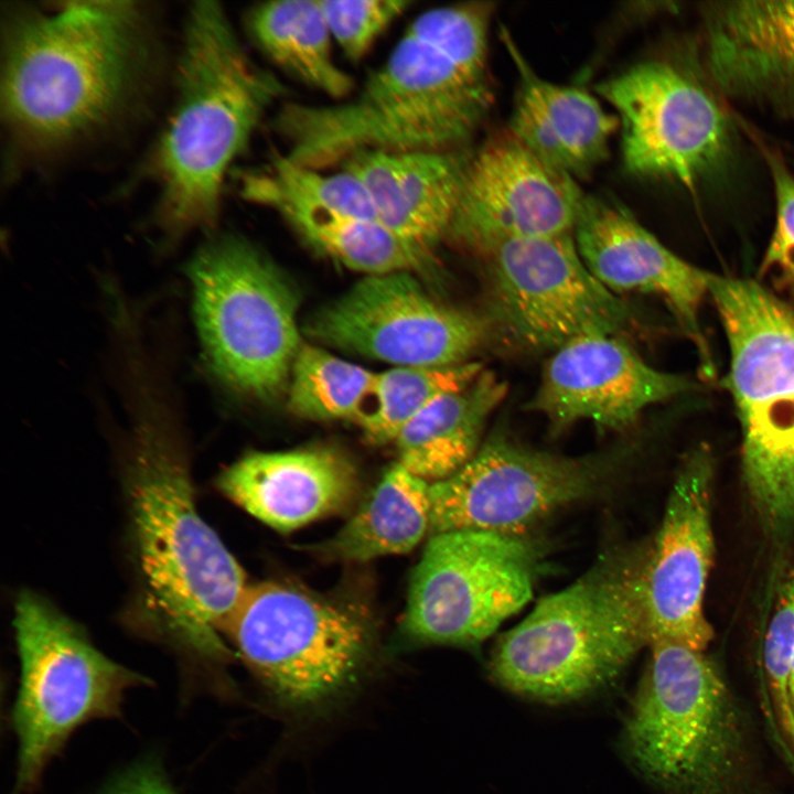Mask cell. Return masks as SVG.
Returning <instances> with one entry per match:
<instances>
[{"instance_id": "cell-13", "label": "cell", "mask_w": 794, "mask_h": 794, "mask_svg": "<svg viewBox=\"0 0 794 794\" xmlns=\"http://www.w3.org/2000/svg\"><path fill=\"white\" fill-rule=\"evenodd\" d=\"M536 560L517 536L457 530L430 536L401 620L411 645H478L532 598Z\"/></svg>"}, {"instance_id": "cell-4", "label": "cell", "mask_w": 794, "mask_h": 794, "mask_svg": "<svg viewBox=\"0 0 794 794\" xmlns=\"http://www.w3.org/2000/svg\"><path fill=\"white\" fill-rule=\"evenodd\" d=\"M285 90L275 74L247 54L221 4L192 6L176 101L154 158L159 217L169 234L214 226L229 165Z\"/></svg>"}, {"instance_id": "cell-18", "label": "cell", "mask_w": 794, "mask_h": 794, "mask_svg": "<svg viewBox=\"0 0 794 794\" xmlns=\"http://www.w3.org/2000/svg\"><path fill=\"white\" fill-rule=\"evenodd\" d=\"M690 388L683 376L646 364L623 337L589 335L551 353L525 404L559 432L580 420L622 431L643 411Z\"/></svg>"}, {"instance_id": "cell-1", "label": "cell", "mask_w": 794, "mask_h": 794, "mask_svg": "<svg viewBox=\"0 0 794 794\" xmlns=\"http://www.w3.org/2000/svg\"><path fill=\"white\" fill-rule=\"evenodd\" d=\"M494 12L489 1L431 8L350 97L282 104L272 127L283 155L326 170L361 151L461 149L493 106L487 54Z\"/></svg>"}, {"instance_id": "cell-22", "label": "cell", "mask_w": 794, "mask_h": 794, "mask_svg": "<svg viewBox=\"0 0 794 794\" xmlns=\"http://www.w3.org/2000/svg\"><path fill=\"white\" fill-rule=\"evenodd\" d=\"M221 492L270 527L289 532L346 508L357 474L325 448L251 452L222 472Z\"/></svg>"}, {"instance_id": "cell-10", "label": "cell", "mask_w": 794, "mask_h": 794, "mask_svg": "<svg viewBox=\"0 0 794 794\" xmlns=\"http://www.w3.org/2000/svg\"><path fill=\"white\" fill-rule=\"evenodd\" d=\"M223 634L275 699L297 710L314 709L351 688L371 653L364 616L278 582L248 586Z\"/></svg>"}, {"instance_id": "cell-5", "label": "cell", "mask_w": 794, "mask_h": 794, "mask_svg": "<svg viewBox=\"0 0 794 794\" xmlns=\"http://www.w3.org/2000/svg\"><path fill=\"white\" fill-rule=\"evenodd\" d=\"M648 551L610 554L569 587L540 599L498 640L490 661L494 680L519 696L560 704L616 679L650 643Z\"/></svg>"}, {"instance_id": "cell-21", "label": "cell", "mask_w": 794, "mask_h": 794, "mask_svg": "<svg viewBox=\"0 0 794 794\" xmlns=\"http://www.w3.org/2000/svg\"><path fill=\"white\" fill-rule=\"evenodd\" d=\"M471 153L444 151H361L340 167L362 184L378 221L433 255L449 237Z\"/></svg>"}, {"instance_id": "cell-34", "label": "cell", "mask_w": 794, "mask_h": 794, "mask_svg": "<svg viewBox=\"0 0 794 794\" xmlns=\"http://www.w3.org/2000/svg\"><path fill=\"white\" fill-rule=\"evenodd\" d=\"M788 694H790V701H791L792 710L794 712V650H793L791 663H790Z\"/></svg>"}, {"instance_id": "cell-15", "label": "cell", "mask_w": 794, "mask_h": 794, "mask_svg": "<svg viewBox=\"0 0 794 794\" xmlns=\"http://www.w3.org/2000/svg\"><path fill=\"white\" fill-rule=\"evenodd\" d=\"M412 273L364 277L314 312L304 332L320 344L395 366L469 362L491 336L485 319L433 299Z\"/></svg>"}, {"instance_id": "cell-3", "label": "cell", "mask_w": 794, "mask_h": 794, "mask_svg": "<svg viewBox=\"0 0 794 794\" xmlns=\"http://www.w3.org/2000/svg\"><path fill=\"white\" fill-rule=\"evenodd\" d=\"M125 485L141 616L197 665H222L221 634L248 584L200 515L184 451L159 416L140 417Z\"/></svg>"}, {"instance_id": "cell-2", "label": "cell", "mask_w": 794, "mask_h": 794, "mask_svg": "<svg viewBox=\"0 0 794 794\" xmlns=\"http://www.w3.org/2000/svg\"><path fill=\"white\" fill-rule=\"evenodd\" d=\"M2 52V118L35 152L61 150L115 120L153 56L144 11L130 1L14 9Z\"/></svg>"}, {"instance_id": "cell-20", "label": "cell", "mask_w": 794, "mask_h": 794, "mask_svg": "<svg viewBox=\"0 0 794 794\" xmlns=\"http://www.w3.org/2000/svg\"><path fill=\"white\" fill-rule=\"evenodd\" d=\"M706 64L736 100L794 117V0H740L705 9Z\"/></svg>"}, {"instance_id": "cell-17", "label": "cell", "mask_w": 794, "mask_h": 794, "mask_svg": "<svg viewBox=\"0 0 794 794\" xmlns=\"http://www.w3.org/2000/svg\"><path fill=\"white\" fill-rule=\"evenodd\" d=\"M713 459L706 447L683 461L646 565L650 641L706 651L713 637L704 601L713 565Z\"/></svg>"}, {"instance_id": "cell-23", "label": "cell", "mask_w": 794, "mask_h": 794, "mask_svg": "<svg viewBox=\"0 0 794 794\" xmlns=\"http://www.w3.org/2000/svg\"><path fill=\"white\" fill-rule=\"evenodd\" d=\"M500 36L518 75L508 131L557 170L575 179L588 175L607 159L618 117L587 89L540 77L503 26Z\"/></svg>"}, {"instance_id": "cell-28", "label": "cell", "mask_w": 794, "mask_h": 794, "mask_svg": "<svg viewBox=\"0 0 794 794\" xmlns=\"http://www.w3.org/2000/svg\"><path fill=\"white\" fill-rule=\"evenodd\" d=\"M484 371L480 362L395 366L374 373L353 421L374 444L394 442L403 428L440 396L461 390Z\"/></svg>"}, {"instance_id": "cell-29", "label": "cell", "mask_w": 794, "mask_h": 794, "mask_svg": "<svg viewBox=\"0 0 794 794\" xmlns=\"http://www.w3.org/2000/svg\"><path fill=\"white\" fill-rule=\"evenodd\" d=\"M374 372L326 350L301 344L291 366L288 407L315 421L354 419Z\"/></svg>"}, {"instance_id": "cell-11", "label": "cell", "mask_w": 794, "mask_h": 794, "mask_svg": "<svg viewBox=\"0 0 794 794\" xmlns=\"http://www.w3.org/2000/svg\"><path fill=\"white\" fill-rule=\"evenodd\" d=\"M485 282L490 333L511 347L554 352L589 335L623 337L634 315L583 262L573 234L502 238L470 250Z\"/></svg>"}, {"instance_id": "cell-25", "label": "cell", "mask_w": 794, "mask_h": 794, "mask_svg": "<svg viewBox=\"0 0 794 794\" xmlns=\"http://www.w3.org/2000/svg\"><path fill=\"white\" fill-rule=\"evenodd\" d=\"M429 487L400 463L393 464L351 519L310 549L347 562L410 551L430 530Z\"/></svg>"}, {"instance_id": "cell-8", "label": "cell", "mask_w": 794, "mask_h": 794, "mask_svg": "<svg viewBox=\"0 0 794 794\" xmlns=\"http://www.w3.org/2000/svg\"><path fill=\"white\" fill-rule=\"evenodd\" d=\"M187 273L212 375L240 396L273 400L288 387L302 344L291 285L260 249L236 235L204 244Z\"/></svg>"}, {"instance_id": "cell-9", "label": "cell", "mask_w": 794, "mask_h": 794, "mask_svg": "<svg viewBox=\"0 0 794 794\" xmlns=\"http://www.w3.org/2000/svg\"><path fill=\"white\" fill-rule=\"evenodd\" d=\"M14 629L21 674L12 715V794H29L76 728L119 715L126 693L144 679L105 656L82 627L34 592L18 597Z\"/></svg>"}, {"instance_id": "cell-32", "label": "cell", "mask_w": 794, "mask_h": 794, "mask_svg": "<svg viewBox=\"0 0 794 794\" xmlns=\"http://www.w3.org/2000/svg\"><path fill=\"white\" fill-rule=\"evenodd\" d=\"M762 150L773 185L775 225L761 273H775L779 287L794 299V173L777 151Z\"/></svg>"}, {"instance_id": "cell-16", "label": "cell", "mask_w": 794, "mask_h": 794, "mask_svg": "<svg viewBox=\"0 0 794 794\" xmlns=\"http://www.w3.org/2000/svg\"><path fill=\"white\" fill-rule=\"evenodd\" d=\"M584 193L508 130L471 154L448 238L469 251L496 239L573 234Z\"/></svg>"}, {"instance_id": "cell-24", "label": "cell", "mask_w": 794, "mask_h": 794, "mask_svg": "<svg viewBox=\"0 0 794 794\" xmlns=\"http://www.w3.org/2000/svg\"><path fill=\"white\" fill-rule=\"evenodd\" d=\"M507 389L505 380L484 369L468 387L433 400L395 439L398 463L429 483L455 473L481 447L485 425Z\"/></svg>"}, {"instance_id": "cell-27", "label": "cell", "mask_w": 794, "mask_h": 794, "mask_svg": "<svg viewBox=\"0 0 794 794\" xmlns=\"http://www.w3.org/2000/svg\"><path fill=\"white\" fill-rule=\"evenodd\" d=\"M264 207L276 212L311 247L366 276L415 273L433 265V255L377 219L287 200H272Z\"/></svg>"}, {"instance_id": "cell-6", "label": "cell", "mask_w": 794, "mask_h": 794, "mask_svg": "<svg viewBox=\"0 0 794 794\" xmlns=\"http://www.w3.org/2000/svg\"><path fill=\"white\" fill-rule=\"evenodd\" d=\"M730 348L725 379L742 432V475L766 537L794 535V310L758 282L709 275Z\"/></svg>"}, {"instance_id": "cell-19", "label": "cell", "mask_w": 794, "mask_h": 794, "mask_svg": "<svg viewBox=\"0 0 794 794\" xmlns=\"http://www.w3.org/2000/svg\"><path fill=\"white\" fill-rule=\"evenodd\" d=\"M573 237L583 262L607 289L659 296L705 352L698 311L710 273L670 251L608 194H584Z\"/></svg>"}, {"instance_id": "cell-7", "label": "cell", "mask_w": 794, "mask_h": 794, "mask_svg": "<svg viewBox=\"0 0 794 794\" xmlns=\"http://www.w3.org/2000/svg\"><path fill=\"white\" fill-rule=\"evenodd\" d=\"M626 720L630 759L669 794H742L748 749L741 711L704 651L654 639Z\"/></svg>"}, {"instance_id": "cell-14", "label": "cell", "mask_w": 794, "mask_h": 794, "mask_svg": "<svg viewBox=\"0 0 794 794\" xmlns=\"http://www.w3.org/2000/svg\"><path fill=\"white\" fill-rule=\"evenodd\" d=\"M607 457L569 458L491 434L452 475L431 482L429 536L457 530L517 536L599 489Z\"/></svg>"}, {"instance_id": "cell-30", "label": "cell", "mask_w": 794, "mask_h": 794, "mask_svg": "<svg viewBox=\"0 0 794 794\" xmlns=\"http://www.w3.org/2000/svg\"><path fill=\"white\" fill-rule=\"evenodd\" d=\"M334 44L346 60H363L407 11L410 0H319Z\"/></svg>"}, {"instance_id": "cell-31", "label": "cell", "mask_w": 794, "mask_h": 794, "mask_svg": "<svg viewBox=\"0 0 794 794\" xmlns=\"http://www.w3.org/2000/svg\"><path fill=\"white\" fill-rule=\"evenodd\" d=\"M794 650V568L786 575L763 645V665L773 705L784 734L794 748V712L788 694Z\"/></svg>"}, {"instance_id": "cell-33", "label": "cell", "mask_w": 794, "mask_h": 794, "mask_svg": "<svg viewBox=\"0 0 794 794\" xmlns=\"http://www.w3.org/2000/svg\"><path fill=\"white\" fill-rule=\"evenodd\" d=\"M107 794H175L159 768L141 764L128 773Z\"/></svg>"}, {"instance_id": "cell-26", "label": "cell", "mask_w": 794, "mask_h": 794, "mask_svg": "<svg viewBox=\"0 0 794 794\" xmlns=\"http://www.w3.org/2000/svg\"><path fill=\"white\" fill-rule=\"evenodd\" d=\"M256 46L280 71L333 99L350 97L354 78L333 56V40L319 0H277L247 14Z\"/></svg>"}, {"instance_id": "cell-12", "label": "cell", "mask_w": 794, "mask_h": 794, "mask_svg": "<svg viewBox=\"0 0 794 794\" xmlns=\"http://www.w3.org/2000/svg\"><path fill=\"white\" fill-rule=\"evenodd\" d=\"M596 93L615 110L625 170L694 191L729 163L730 118L700 74L652 58L600 82Z\"/></svg>"}]
</instances>
